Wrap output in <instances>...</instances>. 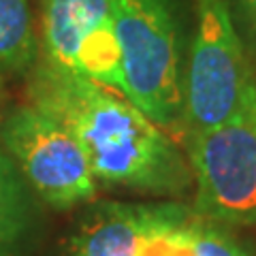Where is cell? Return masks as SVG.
<instances>
[{
  "label": "cell",
  "instance_id": "2",
  "mask_svg": "<svg viewBox=\"0 0 256 256\" xmlns=\"http://www.w3.org/2000/svg\"><path fill=\"white\" fill-rule=\"evenodd\" d=\"M254 96L256 82L226 0H196V26L182 79V122L188 137L233 120Z\"/></svg>",
  "mask_w": 256,
  "mask_h": 256
},
{
  "label": "cell",
  "instance_id": "11",
  "mask_svg": "<svg viewBox=\"0 0 256 256\" xmlns=\"http://www.w3.org/2000/svg\"><path fill=\"white\" fill-rule=\"evenodd\" d=\"M239 6H242V11L246 13V20L250 24V28L256 36V0H237Z\"/></svg>",
  "mask_w": 256,
  "mask_h": 256
},
{
  "label": "cell",
  "instance_id": "12",
  "mask_svg": "<svg viewBox=\"0 0 256 256\" xmlns=\"http://www.w3.org/2000/svg\"><path fill=\"white\" fill-rule=\"evenodd\" d=\"M184 244H186V242H184ZM173 256H190V252H188V246H184L182 250H178V252H175Z\"/></svg>",
  "mask_w": 256,
  "mask_h": 256
},
{
  "label": "cell",
  "instance_id": "6",
  "mask_svg": "<svg viewBox=\"0 0 256 256\" xmlns=\"http://www.w3.org/2000/svg\"><path fill=\"white\" fill-rule=\"evenodd\" d=\"M43 62L122 92L111 0H43Z\"/></svg>",
  "mask_w": 256,
  "mask_h": 256
},
{
  "label": "cell",
  "instance_id": "1",
  "mask_svg": "<svg viewBox=\"0 0 256 256\" xmlns=\"http://www.w3.org/2000/svg\"><path fill=\"white\" fill-rule=\"evenodd\" d=\"M30 73V105L75 134L96 182L154 194H175L192 182L175 141L120 90L45 62Z\"/></svg>",
  "mask_w": 256,
  "mask_h": 256
},
{
  "label": "cell",
  "instance_id": "10",
  "mask_svg": "<svg viewBox=\"0 0 256 256\" xmlns=\"http://www.w3.org/2000/svg\"><path fill=\"white\" fill-rule=\"evenodd\" d=\"M184 242L190 256H248V252L224 230L201 222H186Z\"/></svg>",
  "mask_w": 256,
  "mask_h": 256
},
{
  "label": "cell",
  "instance_id": "9",
  "mask_svg": "<svg viewBox=\"0 0 256 256\" xmlns=\"http://www.w3.org/2000/svg\"><path fill=\"white\" fill-rule=\"evenodd\" d=\"M28 184L0 146V256H13L28 224Z\"/></svg>",
  "mask_w": 256,
  "mask_h": 256
},
{
  "label": "cell",
  "instance_id": "3",
  "mask_svg": "<svg viewBox=\"0 0 256 256\" xmlns=\"http://www.w3.org/2000/svg\"><path fill=\"white\" fill-rule=\"evenodd\" d=\"M122 94L160 128L182 120V64L169 0H111Z\"/></svg>",
  "mask_w": 256,
  "mask_h": 256
},
{
  "label": "cell",
  "instance_id": "7",
  "mask_svg": "<svg viewBox=\"0 0 256 256\" xmlns=\"http://www.w3.org/2000/svg\"><path fill=\"white\" fill-rule=\"evenodd\" d=\"M188 218L178 205L105 203L90 214L68 256H146L158 235Z\"/></svg>",
  "mask_w": 256,
  "mask_h": 256
},
{
  "label": "cell",
  "instance_id": "5",
  "mask_svg": "<svg viewBox=\"0 0 256 256\" xmlns=\"http://www.w3.org/2000/svg\"><path fill=\"white\" fill-rule=\"evenodd\" d=\"M190 171L201 218L256 222V96L244 111L190 139Z\"/></svg>",
  "mask_w": 256,
  "mask_h": 256
},
{
  "label": "cell",
  "instance_id": "4",
  "mask_svg": "<svg viewBox=\"0 0 256 256\" xmlns=\"http://www.w3.org/2000/svg\"><path fill=\"white\" fill-rule=\"evenodd\" d=\"M0 146L47 205L66 210L94 198L96 178L84 148L60 120L43 109L15 107L0 126Z\"/></svg>",
  "mask_w": 256,
  "mask_h": 256
},
{
  "label": "cell",
  "instance_id": "8",
  "mask_svg": "<svg viewBox=\"0 0 256 256\" xmlns=\"http://www.w3.org/2000/svg\"><path fill=\"white\" fill-rule=\"evenodd\" d=\"M38 43L28 0H0V73L26 75L34 68Z\"/></svg>",
  "mask_w": 256,
  "mask_h": 256
}]
</instances>
